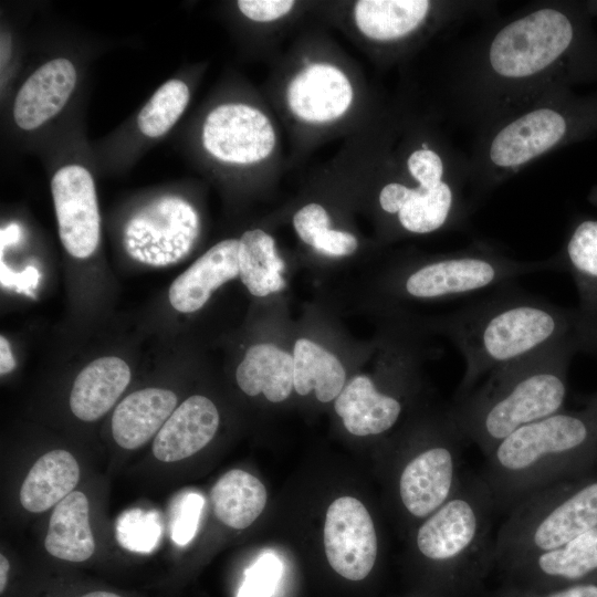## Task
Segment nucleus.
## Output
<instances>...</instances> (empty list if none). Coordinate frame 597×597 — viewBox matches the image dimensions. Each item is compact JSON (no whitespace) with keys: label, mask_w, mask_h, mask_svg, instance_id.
<instances>
[{"label":"nucleus","mask_w":597,"mask_h":597,"mask_svg":"<svg viewBox=\"0 0 597 597\" xmlns=\"http://www.w3.org/2000/svg\"><path fill=\"white\" fill-rule=\"evenodd\" d=\"M506 286L457 308L438 324L464 360L454 399L493 369L543 349L597 347L596 316Z\"/></svg>","instance_id":"f257e3e1"},{"label":"nucleus","mask_w":597,"mask_h":597,"mask_svg":"<svg viewBox=\"0 0 597 597\" xmlns=\"http://www.w3.org/2000/svg\"><path fill=\"white\" fill-rule=\"evenodd\" d=\"M577 352L554 346L490 371L450 409L463 439L486 455L515 430L563 410L568 366Z\"/></svg>","instance_id":"f03ea898"},{"label":"nucleus","mask_w":597,"mask_h":597,"mask_svg":"<svg viewBox=\"0 0 597 597\" xmlns=\"http://www.w3.org/2000/svg\"><path fill=\"white\" fill-rule=\"evenodd\" d=\"M597 468L591 417L561 410L503 439L486 455L479 474L498 510L510 511L527 496Z\"/></svg>","instance_id":"7ed1b4c3"},{"label":"nucleus","mask_w":597,"mask_h":597,"mask_svg":"<svg viewBox=\"0 0 597 597\" xmlns=\"http://www.w3.org/2000/svg\"><path fill=\"white\" fill-rule=\"evenodd\" d=\"M494 511L481 478L464 476L457 492L422 520L415 536L416 549L444 596L464 597L476 591L495 567Z\"/></svg>","instance_id":"20e7f679"},{"label":"nucleus","mask_w":597,"mask_h":597,"mask_svg":"<svg viewBox=\"0 0 597 597\" xmlns=\"http://www.w3.org/2000/svg\"><path fill=\"white\" fill-rule=\"evenodd\" d=\"M597 528V472L547 486L509 511L494 538L501 572Z\"/></svg>","instance_id":"39448f33"},{"label":"nucleus","mask_w":597,"mask_h":597,"mask_svg":"<svg viewBox=\"0 0 597 597\" xmlns=\"http://www.w3.org/2000/svg\"><path fill=\"white\" fill-rule=\"evenodd\" d=\"M463 441L449 411L433 436H429L427 444L404 463L398 476V498L412 519H426L460 488L464 478L461 473Z\"/></svg>","instance_id":"423d86ee"},{"label":"nucleus","mask_w":597,"mask_h":597,"mask_svg":"<svg viewBox=\"0 0 597 597\" xmlns=\"http://www.w3.org/2000/svg\"><path fill=\"white\" fill-rule=\"evenodd\" d=\"M200 232L195 208L175 195L158 197L126 222L123 244L135 261L150 266H168L184 260Z\"/></svg>","instance_id":"0eeeda50"},{"label":"nucleus","mask_w":597,"mask_h":597,"mask_svg":"<svg viewBox=\"0 0 597 597\" xmlns=\"http://www.w3.org/2000/svg\"><path fill=\"white\" fill-rule=\"evenodd\" d=\"M574 29L561 11L546 8L517 19L494 36L492 69L507 78L532 76L553 64L570 45Z\"/></svg>","instance_id":"6e6552de"},{"label":"nucleus","mask_w":597,"mask_h":597,"mask_svg":"<svg viewBox=\"0 0 597 597\" xmlns=\"http://www.w3.org/2000/svg\"><path fill=\"white\" fill-rule=\"evenodd\" d=\"M324 548L329 566L343 578L359 582L371 573L378 552L374 521L355 498L333 501L324 523Z\"/></svg>","instance_id":"1a4fd4ad"},{"label":"nucleus","mask_w":597,"mask_h":597,"mask_svg":"<svg viewBox=\"0 0 597 597\" xmlns=\"http://www.w3.org/2000/svg\"><path fill=\"white\" fill-rule=\"evenodd\" d=\"M270 119L258 108L242 103L221 104L202 126V144L214 158L250 165L269 157L275 146Z\"/></svg>","instance_id":"9d476101"},{"label":"nucleus","mask_w":597,"mask_h":597,"mask_svg":"<svg viewBox=\"0 0 597 597\" xmlns=\"http://www.w3.org/2000/svg\"><path fill=\"white\" fill-rule=\"evenodd\" d=\"M59 235L74 258L91 256L100 242V212L94 180L80 165L60 168L51 180Z\"/></svg>","instance_id":"9b49d317"},{"label":"nucleus","mask_w":597,"mask_h":597,"mask_svg":"<svg viewBox=\"0 0 597 597\" xmlns=\"http://www.w3.org/2000/svg\"><path fill=\"white\" fill-rule=\"evenodd\" d=\"M505 584L553 589L597 580V528L502 570Z\"/></svg>","instance_id":"f8f14e48"},{"label":"nucleus","mask_w":597,"mask_h":597,"mask_svg":"<svg viewBox=\"0 0 597 597\" xmlns=\"http://www.w3.org/2000/svg\"><path fill=\"white\" fill-rule=\"evenodd\" d=\"M292 113L308 123L332 122L346 113L353 101L347 76L326 63L306 65L287 87Z\"/></svg>","instance_id":"ddd939ff"},{"label":"nucleus","mask_w":597,"mask_h":597,"mask_svg":"<svg viewBox=\"0 0 597 597\" xmlns=\"http://www.w3.org/2000/svg\"><path fill=\"white\" fill-rule=\"evenodd\" d=\"M76 83V70L65 57L53 59L36 69L20 87L13 104V119L32 130L55 116L69 101Z\"/></svg>","instance_id":"4468645a"},{"label":"nucleus","mask_w":597,"mask_h":597,"mask_svg":"<svg viewBox=\"0 0 597 597\" xmlns=\"http://www.w3.org/2000/svg\"><path fill=\"white\" fill-rule=\"evenodd\" d=\"M566 133L565 118L551 108L524 114L493 138L490 158L499 167H519L555 146Z\"/></svg>","instance_id":"2eb2a0df"},{"label":"nucleus","mask_w":597,"mask_h":597,"mask_svg":"<svg viewBox=\"0 0 597 597\" xmlns=\"http://www.w3.org/2000/svg\"><path fill=\"white\" fill-rule=\"evenodd\" d=\"M219 412L205 396L195 395L178 406L153 442V453L163 462L187 459L205 448L214 437Z\"/></svg>","instance_id":"dca6fc26"},{"label":"nucleus","mask_w":597,"mask_h":597,"mask_svg":"<svg viewBox=\"0 0 597 597\" xmlns=\"http://www.w3.org/2000/svg\"><path fill=\"white\" fill-rule=\"evenodd\" d=\"M239 240L216 243L170 285L169 302L181 313L201 308L213 291L239 275Z\"/></svg>","instance_id":"f3484780"},{"label":"nucleus","mask_w":597,"mask_h":597,"mask_svg":"<svg viewBox=\"0 0 597 597\" xmlns=\"http://www.w3.org/2000/svg\"><path fill=\"white\" fill-rule=\"evenodd\" d=\"M381 209L397 214L402 229L426 234L442 228L453 208V192L447 182L429 188H409L399 182L387 184L379 193Z\"/></svg>","instance_id":"a211bd4d"},{"label":"nucleus","mask_w":597,"mask_h":597,"mask_svg":"<svg viewBox=\"0 0 597 597\" xmlns=\"http://www.w3.org/2000/svg\"><path fill=\"white\" fill-rule=\"evenodd\" d=\"M334 409L354 436H376L391 429L404 405L396 395L378 390L367 376L355 377L336 397Z\"/></svg>","instance_id":"6ab92c4d"},{"label":"nucleus","mask_w":597,"mask_h":597,"mask_svg":"<svg viewBox=\"0 0 597 597\" xmlns=\"http://www.w3.org/2000/svg\"><path fill=\"white\" fill-rule=\"evenodd\" d=\"M177 404L175 392L145 388L125 397L112 417V433L118 446L133 450L146 443L161 429Z\"/></svg>","instance_id":"aec40b11"},{"label":"nucleus","mask_w":597,"mask_h":597,"mask_svg":"<svg viewBox=\"0 0 597 597\" xmlns=\"http://www.w3.org/2000/svg\"><path fill=\"white\" fill-rule=\"evenodd\" d=\"M130 380V369L121 358H97L85 366L74 380L70 407L75 417L94 421L117 401Z\"/></svg>","instance_id":"412c9836"},{"label":"nucleus","mask_w":597,"mask_h":597,"mask_svg":"<svg viewBox=\"0 0 597 597\" xmlns=\"http://www.w3.org/2000/svg\"><path fill=\"white\" fill-rule=\"evenodd\" d=\"M235 379L247 395L262 392L268 400L281 402L294 388L293 356L273 344L253 345L239 364Z\"/></svg>","instance_id":"4be33fe9"},{"label":"nucleus","mask_w":597,"mask_h":597,"mask_svg":"<svg viewBox=\"0 0 597 597\" xmlns=\"http://www.w3.org/2000/svg\"><path fill=\"white\" fill-rule=\"evenodd\" d=\"M88 514V500L81 491H73L59 502L44 542L48 553L74 563L88 559L95 551Z\"/></svg>","instance_id":"5701e85b"},{"label":"nucleus","mask_w":597,"mask_h":597,"mask_svg":"<svg viewBox=\"0 0 597 597\" xmlns=\"http://www.w3.org/2000/svg\"><path fill=\"white\" fill-rule=\"evenodd\" d=\"M78 479L75 458L69 451L52 450L30 469L20 490V502L29 512H44L72 493Z\"/></svg>","instance_id":"b1692460"},{"label":"nucleus","mask_w":597,"mask_h":597,"mask_svg":"<svg viewBox=\"0 0 597 597\" xmlns=\"http://www.w3.org/2000/svg\"><path fill=\"white\" fill-rule=\"evenodd\" d=\"M211 502L219 521L229 527H249L262 513L268 493L263 483L247 471L233 469L212 486Z\"/></svg>","instance_id":"393cba45"},{"label":"nucleus","mask_w":597,"mask_h":597,"mask_svg":"<svg viewBox=\"0 0 597 597\" xmlns=\"http://www.w3.org/2000/svg\"><path fill=\"white\" fill-rule=\"evenodd\" d=\"M430 2L423 0H362L354 8L359 31L377 41L408 35L427 18Z\"/></svg>","instance_id":"a878e982"},{"label":"nucleus","mask_w":597,"mask_h":597,"mask_svg":"<svg viewBox=\"0 0 597 597\" xmlns=\"http://www.w3.org/2000/svg\"><path fill=\"white\" fill-rule=\"evenodd\" d=\"M238 264L242 283L254 296L263 297L285 286L284 263L274 239L261 229L245 231L239 239Z\"/></svg>","instance_id":"bb28decb"},{"label":"nucleus","mask_w":597,"mask_h":597,"mask_svg":"<svg viewBox=\"0 0 597 597\" xmlns=\"http://www.w3.org/2000/svg\"><path fill=\"white\" fill-rule=\"evenodd\" d=\"M294 389L301 396L315 391L321 402L336 398L344 388L346 373L336 356L318 344L300 338L294 344Z\"/></svg>","instance_id":"cd10ccee"},{"label":"nucleus","mask_w":597,"mask_h":597,"mask_svg":"<svg viewBox=\"0 0 597 597\" xmlns=\"http://www.w3.org/2000/svg\"><path fill=\"white\" fill-rule=\"evenodd\" d=\"M565 264L579 294V308L597 317V220L575 228L566 244Z\"/></svg>","instance_id":"c85d7f7f"},{"label":"nucleus","mask_w":597,"mask_h":597,"mask_svg":"<svg viewBox=\"0 0 597 597\" xmlns=\"http://www.w3.org/2000/svg\"><path fill=\"white\" fill-rule=\"evenodd\" d=\"M189 97L185 82L177 78L165 82L140 109L137 117L139 130L150 138L163 136L182 115Z\"/></svg>","instance_id":"c756f323"},{"label":"nucleus","mask_w":597,"mask_h":597,"mask_svg":"<svg viewBox=\"0 0 597 597\" xmlns=\"http://www.w3.org/2000/svg\"><path fill=\"white\" fill-rule=\"evenodd\" d=\"M160 535V524L155 513L142 510L128 511L117 524V540L128 549L150 551Z\"/></svg>","instance_id":"7c9ffc66"},{"label":"nucleus","mask_w":597,"mask_h":597,"mask_svg":"<svg viewBox=\"0 0 597 597\" xmlns=\"http://www.w3.org/2000/svg\"><path fill=\"white\" fill-rule=\"evenodd\" d=\"M282 564L272 553L261 555L248 569L239 597H271L280 580Z\"/></svg>","instance_id":"2f4dec72"},{"label":"nucleus","mask_w":597,"mask_h":597,"mask_svg":"<svg viewBox=\"0 0 597 597\" xmlns=\"http://www.w3.org/2000/svg\"><path fill=\"white\" fill-rule=\"evenodd\" d=\"M203 503L202 495L195 492L185 493L175 502L170 531L176 544L182 546L193 538Z\"/></svg>","instance_id":"473e14b6"},{"label":"nucleus","mask_w":597,"mask_h":597,"mask_svg":"<svg viewBox=\"0 0 597 597\" xmlns=\"http://www.w3.org/2000/svg\"><path fill=\"white\" fill-rule=\"evenodd\" d=\"M493 597H597V580L553 589H531L504 584Z\"/></svg>","instance_id":"72a5a7b5"},{"label":"nucleus","mask_w":597,"mask_h":597,"mask_svg":"<svg viewBox=\"0 0 597 597\" xmlns=\"http://www.w3.org/2000/svg\"><path fill=\"white\" fill-rule=\"evenodd\" d=\"M407 167L410 175L425 187L441 185L443 165L440 156L430 149H417L409 156Z\"/></svg>","instance_id":"f704fd0d"},{"label":"nucleus","mask_w":597,"mask_h":597,"mask_svg":"<svg viewBox=\"0 0 597 597\" xmlns=\"http://www.w3.org/2000/svg\"><path fill=\"white\" fill-rule=\"evenodd\" d=\"M293 226L303 242L313 247L316 238L329 229V216L318 203H308L295 212Z\"/></svg>","instance_id":"c9c22d12"},{"label":"nucleus","mask_w":597,"mask_h":597,"mask_svg":"<svg viewBox=\"0 0 597 597\" xmlns=\"http://www.w3.org/2000/svg\"><path fill=\"white\" fill-rule=\"evenodd\" d=\"M243 15L256 22H270L286 15L294 7L290 0H239Z\"/></svg>","instance_id":"e433bc0d"},{"label":"nucleus","mask_w":597,"mask_h":597,"mask_svg":"<svg viewBox=\"0 0 597 597\" xmlns=\"http://www.w3.org/2000/svg\"><path fill=\"white\" fill-rule=\"evenodd\" d=\"M358 247V241L352 233L328 229L320 234L313 248L325 255L345 256L354 253Z\"/></svg>","instance_id":"4c0bfd02"},{"label":"nucleus","mask_w":597,"mask_h":597,"mask_svg":"<svg viewBox=\"0 0 597 597\" xmlns=\"http://www.w3.org/2000/svg\"><path fill=\"white\" fill-rule=\"evenodd\" d=\"M0 265L1 286L33 296V291L36 289L40 280V273L35 266L29 265L21 272H13L4 264L2 259Z\"/></svg>","instance_id":"58836bf2"},{"label":"nucleus","mask_w":597,"mask_h":597,"mask_svg":"<svg viewBox=\"0 0 597 597\" xmlns=\"http://www.w3.org/2000/svg\"><path fill=\"white\" fill-rule=\"evenodd\" d=\"M15 367V360L12 355V350L7 338L0 336V373L1 375L8 374Z\"/></svg>","instance_id":"ea45409f"},{"label":"nucleus","mask_w":597,"mask_h":597,"mask_svg":"<svg viewBox=\"0 0 597 597\" xmlns=\"http://www.w3.org/2000/svg\"><path fill=\"white\" fill-rule=\"evenodd\" d=\"M21 229L18 224L11 223L7 228L1 230V252L3 248L15 244L20 241Z\"/></svg>","instance_id":"a19ab883"},{"label":"nucleus","mask_w":597,"mask_h":597,"mask_svg":"<svg viewBox=\"0 0 597 597\" xmlns=\"http://www.w3.org/2000/svg\"><path fill=\"white\" fill-rule=\"evenodd\" d=\"M10 563L8 558L1 554L0 555V594L2 595L7 588L8 576H9Z\"/></svg>","instance_id":"79ce46f5"},{"label":"nucleus","mask_w":597,"mask_h":597,"mask_svg":"<svg viewBox=\"0 0 597 597\" xmlns=\"http://www.w3.org/2000/svg\"><path fill=\"white\" fill-rule=\"evenodd\" d=\"M585 409L589 412L593 420L595 437H596V448H597V395H594L588 398V400L586 401Z\"/></svg>","instance_id":"37998d69"},{"label":"nucleus","mask_w":597,"mask_h":597,"mask_svg":"<svg viewBox=\"0 0 597 597\" xmlns=\"http://www.w3.org/2000/svg\"><path fill=\"white\" fill-rule=\"evenodd\" d=\"M80 597H122V596L113 591L95 590V591L86 593Z\"/></svg>","instance_id":"c03bdc74"}]
</instances>
